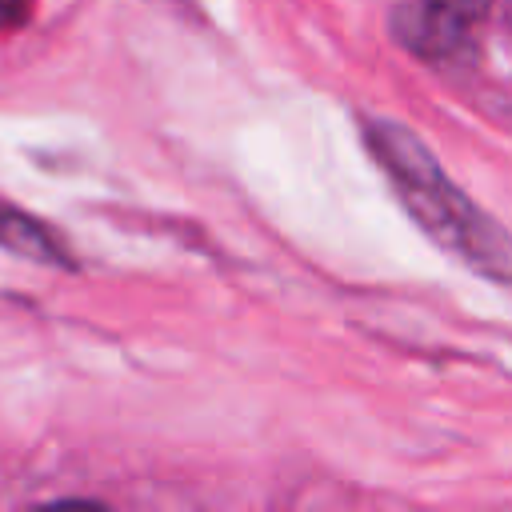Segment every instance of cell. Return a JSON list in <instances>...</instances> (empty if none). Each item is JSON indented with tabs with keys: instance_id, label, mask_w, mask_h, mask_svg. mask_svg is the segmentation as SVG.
<instances>
[{
	"instance_id": "cell-4",
	"label": "cell",
	"mask_w": 512,
	"mask_h": 512,
	"mask_svg": "<svg viewBox=\"0 0 512 512\" xmlns=\"http://www.w3.org/2000/svg\"><path fill=\"white\" fill-rule=\"evenodd\" d=\"M28 16V0H0V28H12Z\"/></svg>"
},
{
	"instance_id": "cell-1",
	"label": "cell",
	"mask_w": 512,
	"mask_h": 512,
	"mask_svg": "<svg viewBox=\"0 0 512 512\" xmlns=\"http://www.w3.org/2000/svg\"><path fill=\"white\" fill-rule=\"evenodd\" d=\"M364 140L416 224L480 276L512 284V240L444 176L424 140L396 120H368Z\"/></svg>"
},
{
	"instance_id": "cell-2",
	"label": "cell",
	"mask_w": 512,
	"mask_h": 512,
	"mask_svg": "<svg viewBox=\"0 0 512 512\" xmlns=\"http://www.w3.org/2000/svg\"><path fill=\"white\" fill-rule=\"evenodd\" d=\"M492 0H420L408 16H404V40L420 52V56H452L464 36H472V28L488 16Z\"/></svg>"
},
{
	"instance_id": "cell-3",
	"label": "cell",
	"mask_w": 512,
	"mask_h": 512,
	"mask_svg": "<svg viewBox=\"0 0 512 512\" xmlns=\"http://www.w3.org/2000/svg\"><path fill=\"white\" fill-rule=\"evenodd\" d=\"M0 244L20 252V256H32V260H44V264H68V252L64 244L32 216L0 204Z\"/></svg>"
}]
</instances>
